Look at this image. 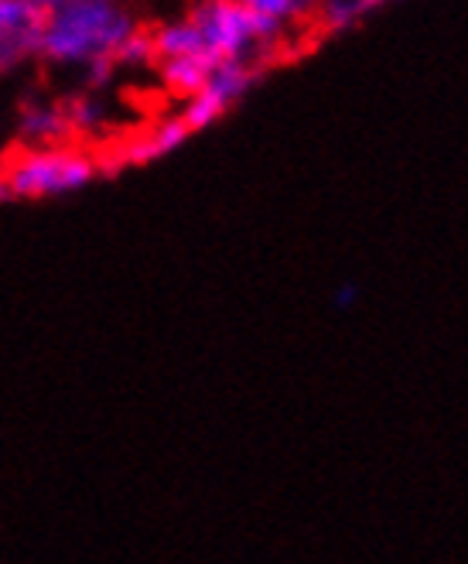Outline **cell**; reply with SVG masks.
Returning <instances> with one entry per match:
<instances>
[{
  "label": "cell",
  "instance_id": "cell-1",
  "mask_svg": "<svg viewBox=\"0 0 468 564\" xmlns=\"http://www.w3.org/2000/svg\"><path fill=\"white\" fill-rule=\"evenodd\" d=\"M138 28L127 0H65L42 18L39 58L62 73H83L89 86H104L113 76L117 48Z\"/></svg>",
  "mask_w": 468,
  "mask_h": 564
},
{
  "label": "cell",
  "instance_id": "cell-2",
  "mask_svg": "<svg viewBox=\"0 0 468 564\" xmlns=\"http://www.w3.org/2000/svg\"><path fill=\"white\" fill-rule=\"evenodd\" d=\"M99 164L89 151L73 144L24 148L0 164V198L35 203V198H58L79 192L99 175Z\"/></svg>",
  "mask_w": 468,
  "mask_h": 564
},
{
  "label": "cell",
  "instance_id": "cell-3",
  "mask_svg": "<svg viewBox=\"0 0 468 564\" xmlns=\"http://www.w3.org/2000/svg\"><path fill=\"white\" fill-rule=\"evenodd\" d=\"M185 18L198 28L206 52L216 62H247L250 55H271L281 39V21L260 18L237 0H198Z\"/></svg>",
  "mask_w": 468,
  "mask_h": 564
},
{
  "label": "cell",
  "instance_id": "cell-4",
  "mask_svg": "<svg viewBox=\"0 0 468 564\" xmlns=\"http://www.w3.org/2000/svg\"><path fill=\"white\" fill-rule=\"evenodd\" d=\"M253 83V69L247 62H219L209 73V83L203 86V93H195L185 104V127L188 130H203L213 120H219L232 99H240L247 93V86Z\"/></svg>",
  "mask_w": 468,
  "mask_h": 564
},
{
  "label": "cell",
  "instance_id": "cell-5",
  "mask_svg": "<svg viewBox=\"0 0 468 564\" xmlns=\"http://www.w3.org/2000/svg\"><path fill=\"white\" fill-rule=\"evenodd\" d=\"M42 18L28 0H0V76L18 73L21 65L39 58Z\"/></svg>",
  "mask_w": 468,
  "mask_h": 564
},
{
  "label": "cell",
  "instance_id": "cell-6",
  "mask_svg": "<svg viewBox=\"0 0 468 564\" xmlns=\"http://www.w3.org/2000/svg\"><path fill=\"white\" fill-rule=\"evenodd\" d=\"M18 134L28 148L62 144L65 134H69V117H65V107L55 104V99H45V96L28 99L18 113Z\"/></svg>",
  "mask_w": 468,
  "mask_h": 564
},
{
  "label": "cell",
  "instance_id": "cell-7",
  "mask_svg": "<svg viewBox=\"0 0 468 564\" xmlns=\"http://www.w3.org/2000/svg\"><path fill=\"white\" fill-rule=\"evenodd\" d=\"M192 130L185 127L182 117H164L157 123H151L148 130H141L138 138L127 141V148L120 151V161L123 164H148V161H157L168 151H175Z\"/></svg>",
  "mask_w": 468,
  "mask_h": 564
},
{
  "label": "cell",
  "instance_id": "cell-8",
  "mask_svg": "<svg viewBox=\"0 0 468 564\" xmlns=\"http://www.w3.org/2000/svg\"><path fill=\"white\" fill-rule=\"evenodd\" d=\"M151 42H154V65L164 62V58H213L206 52V45H203V35H198V28L188 18L157 24L151 31Z\"/></svg>",
  "mask_w": 468,
  "mask_h": 564
},
{
  "label": "cell",
  "instance_id": "cell-9",
  "mask_svg": "<svg viewBox=\"0 0 468 564\" xmlns=\"http://www.w3.org/2000/svg\"><path fill=\"white\" fill-rule=\"evenodd\" d=\"M216 65L219 62H213V58H164V62H157V76H161L164 89L172 96H182L188 104L195 93H203Z\"/></svg>",
  "mask_w": 468,
  "mask_h": 564
},
{
  "label": "cell",
  "instance_id": "cell-10",
  "mask_svg": "<svg viewBox=\"0 0 468 564\" xmlns=\"http://www.w3.org/2000/svg\"><path fill=\"white\" fill-rule=\"evenodd\" d=\"M154 65V42H151V31L138 28L133 35L117 48L113 55V69H151Z\"/></svg>",
  "mask_w": 468,
  "mask_h": 564
},
{
  "label": "cell",
  "instance_id": "cell-11",
  "mask_svg": "<svg viewBox=\"0 0 468 564\" xmlns=\"http://www.w3.org/2000/svg\"><path fill=\"white\" fill-rule=\"evenodd\" d=\"M247 11L260 14V18H271V21H284L291 14H297V4L294 0H237Z\"/></svg>",
  "mask_w": 468,
  "mask_h": 564
},
{
  "label": "cell",
  "instance_id": "cell-12",
  "mask_svg": "<svg viewBox=\"0 0 468 564\" xmlns=\"http://www.w3.org/2000/svg\"><path fill=\"white\" fill-rule=\"evenodd\" d=\"M31 8H35L39 14H48V11H55V8H62L65 0H28Z\"/></svg>",
  "mask_w": 468,
  "mask_h": 564
},
{
  "label": "cell",
  "instance_id": "cell-13",
  "mask_svg": "<svg viewBox=\"0 0 468 564\" xmlns=\"http://www.w3.org/2000/svg\"><path fill=\"white\" fill-rule=\"evenodd\" d=\"M294 4H297V11H301V8H308V4H315V0H294Z\"/></svg>",
  "mask_w": 468,
  "mask_h": 564
},
{
  "label": "cell",
  "instance_id": "cell-14",
  "mask_svg": "<svg viewBox=\"0 0 468 564\" xmlns=\"http://www.w3.org/2000/svg\"><path fill=\"white\" fill-rule=\"evenodd\" d=\"M362 4H366V8H373V4H380V0H362Z\"/></svg>",
  "mask_w": 468,
  "mask_h": 564
}]
</instances>
